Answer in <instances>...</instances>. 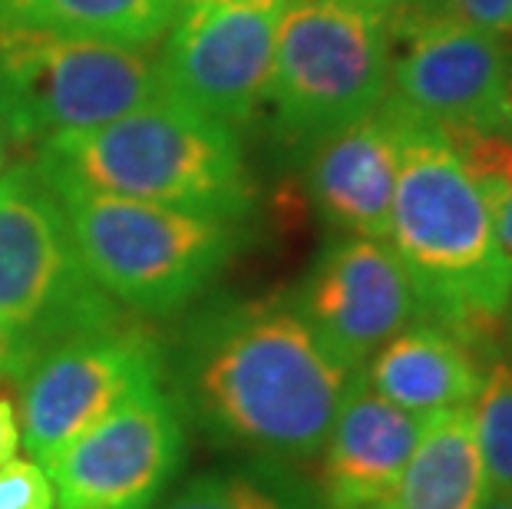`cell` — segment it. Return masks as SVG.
<instances>
[{"mask_svg": "<svg viewBox=\"0 0 512 509\" xmlns=\"http://www.w3.org/2000/svg\"><path fill=\"white\" fill-rule=\"evenodd\" d=\"M212 4H225V0H176L179 14H185V10H195V7H212Z\"/></svg>", "mask_w": 512, "mask_h": 509, "instance_id": "cell-26", "label": "cell"}, {"mask_svg": "<svg viewBox=\"0 0 512 509\" xmlns=\"http://www.w3.org/2000/svg\"><path fill=\"white\" fill-rule=\"evenodd\" d=\"M390 27L354 0H285L265 103L275 133L311 149L387 100Z\"/></svg>", "mask_w": 512, "mask_h": 509, "instance_id": "cell-6", "label": "cell"}, {"mask_svg": "<svg viewBox=\"0 0 512 509\" xmlns=\"http://www.w3.org/2000/svg\"><path fill=\"white\" fill-rule=\"evenodd\" d=\"M185 414L166 384L129 397L47 473L60 509H156L185 460Z\"/></svg>", "mask_w": 512, "mask_h": 509, "instance_id": "cell-10", "label": "cell"}, {"mask_svg": "<svg viewBox=\"0 0 512 509\" xmlns=\"http://www.w3.org/2000/svg\"><path fill=\"white\" fill-rule=\"evenodd\" d=\"M473 430L479 460H483L486 490L512 496V361L499 357L486 367L483 387L476 394Z\"/></svg>", "mask_w": 512, "mask_h": 509, "instance_id": "cell-19", "label": "cell"}, {"mask_svg": "<svg viewBox=\"0 0 512 509\" xmlns=\"http://www.w3.org/2000/svg\"><path fill=\"white\" fill-rule=\"evenodd\" d=\"M318 341L351 371L420 321V298L407 268L384 238L337 235L291 298Z\"/></svg>", "mask_w": 512, "mask_h": 509, "instance_id": "cell-12", "label": "cell"}, {"mask_svg": "<svg viewBox=\"0 0 512 509\" xmlns=\"http://www.w3.org/2000/svg\"><path fill=\"white\" fill-rule=\"evenodd\" d=\"M0 20L146 50L169 34L179 7L176 0H0Z\"/></svg>", "mask_w": 512, "mask_h": 509, "instance_id": "cell-17", "label": "cell"}, {"mask_svg": "<svg viewBox=\"0 0 512 509\" xmlns=\"http://www.w3.org/2000/svg\"><path fill=\"white\" fill-rule=\"evenodd\" d=\"M0 509H57L47 467L34 457L0 463Z\"/></svg>", "mask_w": 512, "mask_h": 509, "instance_id": "cell-21", "label": "cell"}, {"mask_svg": "<svg viewBox=\"0 0 512 509\" xmlns=\"http://www.w3.org/2000/svg\"><path fill=\"white\" fill-rule=\"evenodd\" d=\"M166 374L169 351L143 321L123 318L63 341L17 381L20 433L30 457L50 467L129 397L166 384Z\"/></svg>", "mask_w": 512, "mask_h": 509, "instance_id": "cell-8", "label": "cell"}, {"mask_svg": "<svg viewBox=\"0 0 512 509\" xmlns=\"http://www.w3.org/2000/svg\"><path fill=\"white\" fill-rule=\"evenodd\" d=\"M34 166L53 189L172 205L245 222L255 182L235 129L156 96L103 126L43 139Z\"/></svg>", "mask_w": 512, "mask_h": 509, "instance_id": "cell-3", "label": "cell"}, {"mask_svg": "<svg viewBox=\"0 0 512 509\" xmlns=\"http://www.w3.org/2000/svg\"><path fill=\"white\" fill-rule=\"evenodd\" d=\"M403 126L384 103L308 149V192L337 235L384 238L400 172Z\"/></svg>", "mask_w": 512, "mask_h": 509, "instance_id": "cell-14", "label": "cell"}, {"mask_svg": "<svg viewBox=\"0 0 512 509\" xmlns=\"http://www.w3.org/2000/svg\"><path fill=\"white\" fill-rule=\"evenodd\" d=\"M479 509H512V496H493V500H483Z\"/></svg>", "mask_w": 512, "mask_h": 509, "instance_id": "cell-27", "label": "cell"}, {"mask_svg": "<svg viewBox=\"0 0 512 509\" xmlns=\"http://www.w3.org/2000/svg\"><path fill=\"white\" fill-rule=\"evenodd\" d=\"M509 116H512V53H509Z\"/></svg>", "mask_w": 512, "mask_h": 509, "instance_id": "cell-29", "label": "cell"}, {"mask_svg": "<svg viewBox=\"0 0 512 509\" xmlns=\"http://www.w3.org/2000/svg\"><path fill=\"white\" fill-rule=\"evenodd\" d=\"M7 153H10V139H7V133H4V126H0V176H4Z\"/></svg>", "mask_w": 512, "mask_h": 509, "instance_id": "cell-28", "label": "cell"}, {"mask_svg": "<svg viewBox=\"0 0 512 509\" xmlns=\"http://www.w3.org/2000/svg\"><path fill=\"white\" fill-rule=\"evenodd\" d=\"M53 192L86 272L119 308L143 318L192 308L245 242L238 219L83 189Z\"/></svg>", "mask_w": 512, "mask_h": 509, "instance_id": "cell-5", "label": "cell"}, {"mask_svg": "<svg viewBox=\"0 0 512 509\" xmlns=\"http://www.w3.org/2000/svg\"><path fill=\"white\" fill-rule=\"evenodd\" d=\"M509 348H512V308H509Z\"/></svg>", "mask_w": 512, "mask_h": 509, "instance_id": "cell-30", "label": "cell"}, {"mask_svg": "<svg viewBox=\"0 0 512 509\" xmlns=\"http://www.w3.org/2000/svg\"><path fill=\"white\" fill-rule=\"evenodd\" d=\"M384 106L440 136L512 129L509 47L499 34L440 14L390 27Z\"/></svg>", "mask_w": 512, "mask_h": 509, "instance_id": "cell-9", "label": "cell"}, {"mask_svg": "<svg viewBox=\"0 0 512 509\" xmlns=\"http://www.w3.org/2000/svg\"><path fill=\"white\" fill-rule=\"evenodd\" d=\"M397 119L403 143L387 245L413 281L420 318L493 364L509 351L512 258L499 248L493 215L446 136Z\"/></svg>", "mask_w": 512, "mask_h": 509, "instance_id": "cell-2", "label": "cell"}, {"mask_svg": "<svg viewBox=\"0 0 512 509\" xmlns=\"http://www.w3.org/2000/svg\"><path fill=\"white\" fill-rule=\"evenodd\" d=\"M357 374L291 298H225L185 321L172 394L205 437L288 467L321 453Z\"/></svg>", "mask_w": 512, "mask_h": 509, "instance_id": "cell-1", "label": "cell"}, {"mask_svg": "<svg viewBox=\"0 0 512 509\" xmlns=\"http://www.w3.org/2000/svg\"><path fill=\"white\" fill-rule=\"evenodd\" d=\"M440 17L460 20L466 27L506 34L512 30V0H440Z\"/></svg>", "mask_w": 512, "mask_h": 509, "instance_id": "cell-22", "label": "cell"}, {"mask_svg": "<svg viewBox=\"0 0 512 509\" xmlns=\"http://www.w3.org/2000/svg\"><path fill=\"white\" fill-rule=\"evenodd\" d=\"M285 0H225L179 14L162 43V93L225 126H245L265 103Z\"/></svg>", "mask_w": 512, "mask_h": 509, "instance_id": "cell-11", "label": "cell"}, {"mask_svg": "<svg viewBox=\"0 0 512 509\" xmlns=\"http://www.w3.org/2000/svg\"><path fill=\"white\" fill-rule=\"evenodd\" d=\"M493 229H496V242H499V248H503V252L512 258V199L506 202V209L493 219Z\"/></svg>", "mask_w": 512, "mask_h": 509, "instance_id": "cell-25", "label": "cell"}, {"mask_svg": "<svg viewBox=\"0 0 512 509\" xmlns=\"http://www.w3.org/2000/svg\"><path fill=\"white\" fill-rule=\"evenodd\" d=\"M427 417L390 404L357 374L321 447V509L390 506Z\"/></svg>", "mask_w": 512, "mask_h": 509, "instance_id": "cell-13", "label": "cell"}, {"mask_svg": "<svg viewBox=\"0 0 512 509\" xmlns=\"http://www.w3.org/2000/svg\"><path fill=\"white\" fill-rule=\"evenodd\" d=\"M20 440H24V433H20L17 404H14V397H10L7 391H0V463L17 457Z\"/></svg>", "mask_w": 512, "mask_h": 509, "instance_id": "cell-24", "label": "cell"}, {"mask_svg": "<svg viewBox=\"0 0 512 509\" xmlns=\"http://www.w3.org/2000/svg\"><path fill=\"white\" fill-rule=\"evenodd\" d=\"M486 361L433 321H413L364 364V381L390 404L417 417L470 407L486 377Z\"/></svg>", "mask_w": 512, "mask_h": 509, "instance_id": "cell-15", "label": "cell"}, {"mask_svg": "<svg viewBox=\"0 0 512 509\" xmlns=\"http://www.w3.org/2000/svg\"><path fill=\"white\" fill-rule=\"evenodd\" d=\"M446 143L456 149L489 215L496 219L512 199V129H470L446 136Z\"/></svg>", "mask_w": 512, "mask_h": 509, "instance_id": "cell-20", "label": "cell"}, {"mask_svg": "<svg viewBox=\"0 0 512 509\" xmlns=\"http://www.w3.org/2000/svg\"><path fill=\"white\" fill-rule=\"evenodd\" d=\"M370 509H390V506H370Z\"/></svg>", "mask_w": 512, "mask_h": 509, "instance_id": "cell-31", "label": "cell"}, {"mask_svg": "<svg viewBox=\"0 0 512 509\" xmlns=\"http://www.w3.org/2000/svg\"><path fill=\"white\" fill-rule=\"evenodd\" d=\"M156 96L166 93L146 50L0 20V126L10 146L103 126Z\"/></svg>", "mask_w": 512, "mask_h": 509, "instance_id": "cell-7", "label": "cell"}, {"mask_svg": "<svg viewBox=\"0 0 512 509\" xmlns=\"http://www.w3.org/2000/svg\"><path fill=\"white\" fill-rule=\"evenodd\" d=\"M126 314L86 272L60 196L34 162L0 176V381Z\"/></svg>", "mask_w": 512, "mask_h": 509, "instance_id": "cell-4", "label": "cell"}, {"mask_svg": "<svg viewBox=\"0 0 512 509\" xmlns=\"http://www.w3.org/2000/svg\"><path fill=\"white\" fill-rule=\"evenodd\" d=\"M354 4L367 7L370 14H377L387 27H397V24H407V20L437 14L440 0H354Z\"/></svg>", "mask_w": 512, "mask_h": 509, "instance_id": "cell-23", "label": "cell"}, {"mask_svg": "<svg viewBox=\"0 0 512 509\" xmlns=\"http://www.w3.org/2000/svg\"><path fill=\"white\" fill-rule=\"evenodd\" d=\"M159 509H321L318 493L298 483L285 463L209 470L169 496Z\"/></svg>", "mask_w": 512, "mask_h": 509, "instance_id": "cell-18", "label": "cell"}, {"mask_svg": "<svg viewBox=\"0 0 512 509\" xmlns=\"http://www.w3.org/2000/svg\"><path fill=\"white\" fill-rule=\"evenodd\" d=\"M486 493L473 410L453 407L427 417L390 509H479Z\"/></svg>", "mask_w": 512, "mask_h": 509, "instance_id": "cell-16", "label": "cell"}]
</instances>
